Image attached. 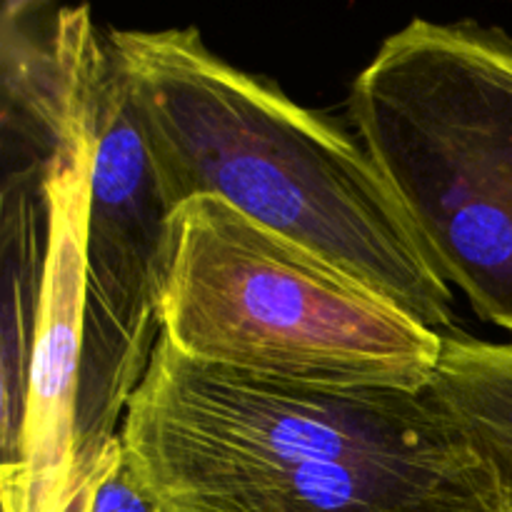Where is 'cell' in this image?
Returning a JSON list of instances; mask_svg holds the SVG:
<instances>
[{
  "mask_svg": "<svg viewBox=\"0 0 512 512\" xmlns=\"http://www.w3.org/2000/svg\"><path fill=\"white\" fill-rule=\"evenodd\" d=\"M508 500H510V510H512V495H508Z\"/></svg>",
  "mask_w": 512,
  "mask_h": 512,
  "instance_id": "obj_9",
  "label": "cell"
},
{
  "mask_svg": "<svg viewBox=\"0 0 512 512\" xmlns=\"http://www.w3.org/2000/svg\"><path fill=\"white\" fill-rule=\"evenodd\" d=\"M120 443L165 512H512L430 388L283 383L163 335Z\"/></svg>",
  "mask_w": 512,
  "mask_h": 512,
  "instance_id": "obj_1",
  "label": "cell"
},
{
  "mask_svg": "<svg viewBox=\"0 0 512 512\" xmlns=\"http://www.w3.org/2000/svg\"><path fill=\"white\" fill-rule=\"evenodd\" d=\"M348 110L440 278L512 333L510 35L410 20L353 80Z\"/></svg>",
  "mask_w": 512,
  "mask_h": 512,
  "instance_id": "obj_4",
  "label": "cell"
},
{
  "mask_svg": "<svg viewBox=\"0 0 512 512\" xmlns=\"http://www.w3.org/2000/svg\"><path fill=\"white\" fill-rule=\"evenodd\" d=\"M95 120L50 165L48 253L18 458L3 470L5 512H60L75 473V408L85 313V223Z\"/></svg>",
  "mask_w": 512,
  "mask_h": 512,
  "instance_id": "obj_6",
  "label": "cell"
},
{
  "mask_svg": "<svg viewBox=\"0 0 512 512\" xmlns=\"http://www.w3.org/2000/svg\"><path fill=\"white\" fill-rule=\"evenodd\" d=\"M88 512H165L130 465L120 435L108 445L100 460Z\"/></svg>",
  "mask_w": 512,
  "mask_h": 512,
  "instance_id": "obj_8",
  "label": "cell"
},
{
  "mask_svg": "<svg viewBox=\"0 0 512 512\" xmlns=\"http://www.w3.org/2000/svg\"><path fill=\"white\" fill-rule=\"evenodd\" d=\"M110 50V45H108ZM170 215L113 53L95 115L85 223V313L75 408V473H93L118 438L160 340Z\"/></svg>",
  "mask_w": 512,
  "mask_h": 512,
  "instance_id": "obj_5",
  "label": "cell"
},
{
  "mask_svg": "<svg viewBox=\"0 0 512 512\" xmlns=\"http://www.w3.org/2000/svg\"><path fill=\"white\" fill-rule=\"evenodd\" d=\"M512 495V343L443 338L428 385Z\"/></svg>",
  "mask_w": 512,
  "mask_h": 512,
  "instance_id": "obj_7",
  "label": "cell"
},
{
  "mask_svg": "<svg viewBox=\"0 0 512 512\" xmlns=\"http://www.w3.org/2000/svg\"><path fill=\"white\" fill-rule=\"evenodd\" d=\"M108 45L170 210L213 195L458 335L453 290L358 135L220 58L193 25L110 30Z\"/></svg>",
  "mask_w": 512,
  "mask_h": 512,
  "instance_id": "obj_2",
  "label": "cell"
},
{
  "mask_svg": "<svg viewBox=\"0 0 512 512\" xmlns=\"http://www.w3.org/2000/svg\"><path fill=\"white\" fill-rule=\"evenodd\" d=\"M160 335L283 383L425 390L443 338L395 300L213 195L170 215Z\"/></svg>",
  "mask_w": 512,
  "mask_h": 512,
  "instance_id": "obj_3",
  "label": "cell"
}]
</instances>
